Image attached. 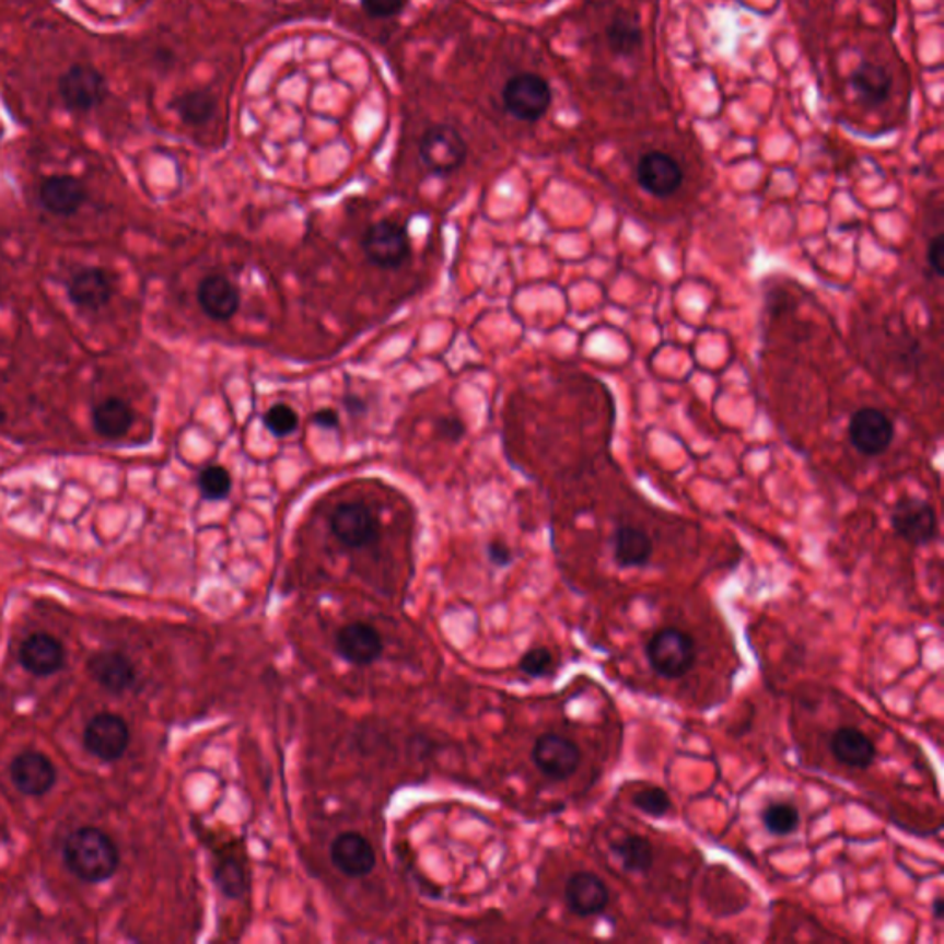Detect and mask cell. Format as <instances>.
<instances>
[{"instance_id":"cell-23","label":"cell","mask_w":944,"mask_h":944,"mask_svg":"<svg viewBox=\"0 0 944 944\" xmlns=\"http://www.w3.org/2000/svg\"><path fill=\"white\" fill-rule=\"evenodd\" d=\"M653 556V543L644 529L622 524L613 534V559L618 569H644Z\"/></svg>"},{"instance_id":"cell-13","label":"cell","mask_w":944,"mask_h":944,"mask_svg":"<svg viewBox=\"0 0 944 944\" xmlns=\"http://www.w3.org/2000/svg\"><path fill=\"white\" fill-rule=\"evenodd\" d=\"M336 653L354 666H370L384 653V640L371 623L352 622L341 626L335 634Z\"/></svg>"},{"instance_id":"cell-40","label":"cell","mask_w":944,"mask_h":944,"mask_svg":"<svg viewBox=\"0 0 944 944\" xmlns=\"http://www.w3.org/2000/svg\"><path fill=\"white\" fill-rule=\"evenodd\" d=\"M343 408H346L349 416L360 417L364 416L365 411H368V403L360 395L347 394L343 397Z\"/></svg>"},{"instance_id":"cell-15","label":"cell","mask_w":944,"mask_h":944,"mask_svg":"<svg viewBox=\"0 0 944 944\" xmlns=\"http://www.w3.org/2000/svg\"><path fill=\"white\" fill-rule=\"evenodd\" d=\"M330 862L347 878H362L373 873L376 854L370 839L360 832H341L333 839Z\"/></svg>"},{"instance_id":"cell-18","label":"cell","mask_w":944,"mask_h":944,"mask_svg":"<svg viewBox=\"0 0 944 944\" xmlns=\"http://www.w3.org/2000/svg\"><path fill=\"white\" fill-rule=\"evenodd\" d=\"M609 900V887L599 876L587 871L572 874L564 886V902L581 919L604 913Z\"/></svg>"},{"instance_id":"cell-20","label":"cell","mask_w":944,"mask_h":944,"mask_svg":"<svg viewBox=\"0 0 944 944\" xmlns=\"http://www.w3.org/2000/svg\"><path fill=\"white\" fill-rule=\"evenodd\" d=\"M19 661L26 672L37 677L58 674L65 664L63 645L47 633L30 634L21 644Z\"/></svg>"},{"instance_id":"cell-11","label":"cell","mask_w":944,"mask_h":944,"mask_svg":"<svg viewBox=\"0 0 944 944\" xmlns=\"http://www.w3.org/2000/svg\"><path fill=\"white\" fill-rule=\"evenodd\" d=\"M83 744L85 749L102 762H115L128 749V723L112 712L96 714L83 731Z\"/></svg>"},{"instance_id":"cell-33","label":"cell","mask_w":944,"mask_h":944,"mask_svg":"<svg viewBox=\"0 0 944 944\" xmlns=\"http://www.w3.org/2000/svg\"><path fill=\"white\" fill-rule=\"evenodd\" d=\"M518 669L526 677H532V679L550 677L553 674V669H556V657H553V653L548 648H545V645H537V648H532V650L524 653L521 661H518Z\"/></svg>"},{"instance_id":"cell-4","label":"cell","mask_w":944,"mask_h":944,"mask_svg":"<svg viewBox=\"0 0 944 944\" xmlns=\"http://www.w3.org/2000/svg\"><path fill=\"white\" fill-rule=\"evenodd\" d=\"M502 102L516 120L539 123L551 106L550 83L535 72H516L504 83Z\"/></svg>"},{"instance_id":"cell-37","label":"cell","mask_w":944,"mask_h":944,"mask_svg":"<svg viewBox=\"0 0 944 944\" xmlns=\"http://www.w3.org/2000/svg\"><path fill=\"white\" fill-rule=\"evenodd\" d=\"M944 241L943 236H933L928 244L926 263L932 268L933 276L943 277Z\"/></svg>"},{"instance_id":"cell-8","label":"cell","mask_w":944,"mask_h":944,"mask_svg":"<svg viewBox=\"0 0 944 944\" xmlns=\"http://www.w3.org/2000/svg\"><path fill=\"white\" fill-rule=\"evenodd\" d=\"M891 528L908 545H932L939 535L937 513L926 500L902 497L893 508Z\"/></svg>"},{"instance_id":"cell-7","label":"cell","mask_w":944,"mask_h":944,"mask_svg":"<svg viewBox=\"0 0 944 944\" xmlns=\"http://www.w3.org/2000/svg\"><path fill=\"white\" fill-rule=\"evenodd\" d=\"M330 534L340 540L341 545L352 550L375 545L381 539V526L373 511L358 500L341 502L330 511Z\"/></svg>"},{"instance_id":"cell-24","label":"cell","mask_w":944,"mask_h":944,"mask_svg":"<svg viewBox=\"0 0 944 944\" xmlns=\"http://www.w3.org/2000/svg\"><path fill=\"white\" fill-rule=\"evenodd\" d=\"M851 89L862 104L881 106L891 94L893 78L884 65L863 61L851 74Z\"/></svg>"},{"instance_id":"cell-19","label":"cell","mask_w":944,"mask_h":944,"mask_svg":"<svg viewBox=\"0 0 944 944\" xmlns=\"http://www.w3.org/2000/svg\"><path fill=\"white\" fill-rule=\"evenodd\" d=\"M196 300L201 312L212 322H230L241 308L238 288L235 282L220 273H211L201 279L196 290Z\"/></svg>"},{"instance_id":"cell-27","label":"cell","mask_w":944,"mask_h":944,"mask_svg":"<svg viewBox=\"0 0 944 944\" xmlns=\"http://www.w3.org/2000/svg\"><path fill=\"white\" fill-rule=\"evenodd\" d=\"M172 112L176 113L183 124L190 128H200L211 123L217 112V98L207 89H193L177 94L171 102Z\"/></svg>"},{"instance_id":"cell-3","label":"cell","mask_w":944,"mask_h":944,"mask_svg":"<svg viewBox=\"0 0 944 944\" xmlns=\"http://www.w3.org/2000/svg\"><path fill=\"white\" fill-rule=\"evenodd\" d=\"M467 152V142L454 126L435 124L422 131L419 158L424 168L435 176H448L462 168Z\"/></svg>"},{"instance_id":"cell-31","label":"cell","mask_w":944,"mask_h":944,"mask_svg":"<svg viewBox=\"0 0 944 944\" xmlns=\"http://www.w3.org/2000/svg\"><path fill=\"white\" fill-rule=\"evenodd\" d=\"M266 429L276 438H288L294 434L295 430L300 429V416L292 406L284 403H277L270 406L263 417Z\"/></svg>"},{"instance_id":"cell-21","label":"cell","mask_w":944,"mask_h":944,"mask_svg":"<svg viewBox=\"0 0 944 944\" xmlns=\"http://www.w3.org/2000/svg\"><path fill=\"white\" fill-rule=\"evenodd\" d=\"M88 672L107 692L123 694L136 683V666L118 651H101L88 661Z\"/></svg>"},{"instance_id":"cell-16","label":"cell","mask_w":944,"mask_h":944,"mask_svg":"<svg viewBox=\"0 0 944 944\" xmlns=\"http://www.w3.org/2000/svg\"><path fill=\"white\" fill-rule=\"evenodd\" d=\"M39 203L54 217H74L88 201V188L78 177L58 174L43 179L37 193Z\"/></svg>"},{"instance_id":"cell-10","label":"cell","mask_w":944,"mask_h":944,"mask_svg":"<svg viewBox=\"0 0 944 944\" xmlns=\"http://www.w3.org/2000/svg\"><path fill=\"white\" fill-rule=\"evenodd\" d=\"M580 745L563 734L545 733L535 739L532 760L535 768L550 780H567L578 771L581 764Z\"/></svg>"},{"instance_id":"cell-35","label":"cell","mask_w":944,"mask_h":944,"mask_svg":"<svg viewBox=\"0 0 944 944\" xmlns=\"http://www.w3.org/2000/svg\"><path fill=\"white\" fill-rule=\"evenodd\" d=\"M360 7L373 19L397 18L408 7V0H360Z\"/></svg>"},{"instance_id":"cell-41","label":"cell","mask_w":944,"mask_h":944,"mask_svg":"<svg viewBox=\"0 0 944 944\" xmlns=\"http://www.w3.org/2000/svg\"><path fill=\"white\" fill-rule=\"evenodd\" d=\"M932 916L935 921H943L944 917V898L941 895L933 898L932 902Z\"/></svg>"},{"instance_id":"cell-9","label":"cell","mask_w":944,"mask_h":944,"mask_svg":"<svg viewBox=\"0 0 944 944\" xmlns=\"http://www.w3.org/2000/svg\"><path fill=\"white\" fill-rule=\"evenodd\" d=\"M847 434L862 456L876 458L889 451L895 440V424L884 411L865 406L852 413Z\"/></svg>"},{"instance_id":"cell-22","label":"cell","mask_w":944,"mask_h":944,"mask_svg":"<svg viewBox=\"0 0 944 944\" xmlns=\"http://www.w3.org/2000/svg\"><path fill=\"white\" fill-rule=\"evenodd\" d=\"M830 751L839 764L851 769L871 768L878 757L876 744L856 727L836 729L830 736Z\"/></svg>"},{"instance_id":"cell-25","label":"cell","mask_w":944,"mask_h":944,"mask_svg":"<svg viewBox=\"0 0 944 944\" xmlns=\"http://www.w3.org/2000/svg\"><path fill=\"white\" fill-rule=\"evenodd\" d=\"M133 419L136 413L131 410V406L118 397H107L94 406L91 413L93 429L96 430V434L106 440H120L123 435L128 434L129 429L133 427Z\"/></svg>"},{"instance_id":"cell-29","label":"cell","mask_w":944,"mask_h":944,"mask_svg":"<svg viewBox=\"0 0 944 944\" xmlns=\"http://www.w3.org/2000/svg\"><path fill=\"white\" fill-rule=\"evenodd\" d=\"M760 819L766 830L771 836H790L797 830L801 825V814L792 803L786 801H774L769 803L766 808L760 812Z\"/></svg>"},{"instance_id":"cell-30","label":"cell","mask_w":944,"mask_h":944,"mask_svg":"<svg viewBox=\"0 0 944 944\" xmlns=\"http://www.w3.org/2000/svg\"><path fill=\"white\" fill-rule=\"evenodd\" d=\"M198 487H200L201 497L209 502L228 499L233 489L230 470L222 465H209L198 476Z\"/></svg>"},{"instance_id":"cell-1","label":"cell","mask_w":944,"mask_h":944,"mask_svg":"<svg viewBox=\"0 0 944 944\" xmlns=\"http://www.w3.org/2000/svg\"><path fill=\"white\" fill-rule=\"evenodd\" d=\"M63 856L71 873L89 884L109 881L120 863L117 844L106 832L93 827L72 832L65 841Z\"/></svg>"},{"instance_id":"cell-12","label":"cell","mask_w":944,"mask_h":944,"mask_svg":"<svg viewBox=\"0 0 944 944\" xmlns=\"http://www.w3.org/2000/svg\"><path fill=\"white\" fill-rule=\"evenodd\" d=\"M634 176L640 188L655 198L674 196L685 179L679 163L664 152L644 153L637 163Z\"/></svg>"},{"instance_id":"cell-32","label":"cell","mask_w":944,"mask_h":944,"mask_svg":"<svg viewBox=\"0 0 944 944\" xmlns=\"http://www.w3.org/2000/svg\"><path fill=\"white\" fill-rule=\"evenodd\" d=\"M631 803H633L634 808H639L645 816L657 817V819L659 817L666 816L672 806H674L668 792L657 786L642 788V790L634 793Z\"/></svg>"},{"instance_id":"cell-17","label":"cell","mask_w":944,"mask_h":944,"mask_svg":"<svg viewBox=\"0 0 944 944\" xmlns=\"http://www.w3.org/2000/svg\"><path fill=\"white\" fill-rule=\"evenodd\" d=\"M13 786L28 797H42L53 790L58 779L50 758L43 753L26 751L13 758L10 766Z\"/></svg>"},{"instance_id":"cell-28","label":"cell","mask_w":944,"mask_h":944,"mask_svg":"<svg viewBox=\"0 0 944 944\" xmlns=\"http://www.w3.org/2000/svg\"><path fill=\"white\" fill-rule=\"evenodd\" d=\"M610 851L628 873L644 874L653 867L655 852L650 839L640 834H626L610 843Z\"/></svg>"},{"instance_id":"cell-38","label":"cell","mask_w":944,"mask_h":944,"mask_svg":"<svg viewBox=\"0 0 944 944\" xmlns=\"http://www.w3.org/2000/svg\"><path fill=\"white\" fill-rule=\"evenodd\" d=\"M487 556L491 559V563L497 564V567H508L513 561L510 546L504 545L502 540L489 543V546H487Z\"/></svg>"},{"instance_id":"cell-5","label":"cell","mask_w":944,"mask_h":944,"mask_svg":"<svg viewBox=\"0 0 944 944\" xmlns=\"http://www.w3.org/2000/svg\"><path fill=\"white\" fill-rule=\"evenodd\" d=\"M58 94L69 112L89 113L107 101L109 85L106 74L93 65H71L59 77Z\"/></svg>"},{"instance_id":"cell-26","label":"cell","mask_w":944,"mask_h":944,"mask_svg":"<svg viewBox=\"0 0 944 944\" xmlns=\"http://www.w3.org/2000/svg\"><path fill=\"white\" fill-rule=\"evenodd\" d=\"M605 37L610 50L620 58H631L639 53L644 43V32L637 15L629 12H618L605 28Z\"/></svg>"},{"instance_id":"cell-2","label":"cell","mask_w":944,"mask_h":944,"mask_svg":"<svg viewBox=\"0 0 944 944\" xmlns=\"http://www.w3.org/2000/svg\"><path fill=\"white\" fill-rule=\"evenodd\" d=\"M645 659L651 669L664 679H679L692 669L698 650L696 640L679 628H663L645 642Z\"/></svg>"},{"instance_id":"cell-42","label":"cell","mask_w":944,"mask_h":944,"mask_svg":"<svg viewBox=\"0 0 944 944\" xmlns=\"http://www.w3.org/2000/svg\"><path fill=\"white\" fill-rule=\"evenodd\" d=\"M4 419H7V413H4V411H2V408H0V422H4Z\"/></svg>"},{"instance_id":"cell-39","label":"cell","mask_w":944,"mask_h":944,"mask_svg":"<svg viewBox=\"0 0 944 944\" xmlns=\"http://www.w3.org/2000/svg\"><path fill=\"white\" fill-rule=\"evenodd\" d=\"M312 422L316 424L317 429L336 430L338 429V424H340V416L333 408H322V410H317L312 416Z\"/></svg>"},{"instance_id":"cell-36","label":"cell","mask_w":944,"mask_h":944,"mask_svg":"<svg viewBox=\"0 0 944 944\" xmlns=\"http://www.w3.org/2000/svg\"><path fill=\"white\" fill-rule=\"evenodd\" d=\"M465 432L467 429H465L464 421L458 417L443 416L435 421V434L448 443H459L464 440Z\"/></svg>"},{"instance_id":"cell-14","label":"cell","mask_w":944,"mask_h":944,"mask_svg":"<svg viewBox=\"0 0 944 944\" xmlns=\"http://www.w3.org/2000/svg\"><path fill=\"white\" fill-rule=\"evenodd\" d=\"M113 279L101 266H83L72 271L67 282V295L72 305L82 311L96 312L112 301Z\"/></svg>"},{"instance_id":"cell-34","label":"cell","mask_w":944,"mask_h":944,"mask_svg":"<svg viewBox=\"0 0 944 944\" xmlns=\"http://www.w3.org/2000/svg\"><path fill=\"white\" fill-rule=\"evenodd\" d=\"M218 887L222 889L225 897L238 898L244 893L246 881H244V869L233 860L223 862L217 867Z\"/></svg>"},{"instance_id":"cell-6","label":"cell","mask_w":944,"mask_h":944,"mask_svg":"<svg viewBox=\"0 0 944 944\" xmlns=\"http://www.w3.org/2000/svg\"><path fill=\"white\" fill-rule=\"evenodd\" d=\"M362 252L371 265L395 270L406 265L411 255V242L405 225L394 220L373 223L362 236Z\"/></svg>"}]
</instances>
